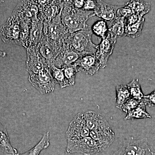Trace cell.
I'll use <instances>...</instances> for the list:
<instances>
[{
	"label": "cell",
	"instance_id": "cell-1",
	"mask_svg": "<svg viewBox=\"0 0 155 155\" xmlns=\"http://www.w3.org/2000/svg\"><path fill=\"white\" fill-rule=\"evenodd\" d=\"M94 16V11L75 8L71 1H64L61 21L69 33L91 29L86 22L89 19Z\"/></svg>",
	"mask_w": 155,
	"mask_h": 155
},
{
	"label": "cell",
	"instance_id": "cell-2",
	"mask_svg": "<svg viewBox=\"0 0 155 155\" xmlns=\"http://www.w3.org/2000/svg\"><path fill=\"white\" fill-rule=\"evenodd\" d=\"M92 34L91 28L69 33L64 44L69 49L78 54H95L98 45L93 42Z\"/></svg>",
	"mask_w": 155,
	"mask_h": 155
},
{
	"label": "cell",
	"instance_id": "cell-3",
	"mask_svg": "<svg viewBox=\"0 0 155 155\" xmlns=\"http://www.w3.org/2000/svg\"><path fill=\"white\" fill-rule=\"evenodd\" d=\"M61 15H58L48 23L43 21V28L48 40L58 54L64 48L65 40L69 34L62 23Z\"/></svg>",
	"mask_w": 155,
	"mask_h": 155
},
{
	"label": "cell",
	"instance_id": "cell-4",
	"mask_svg": "<svg viewBox=\"0 0 155 155\" xmlns=\"http://www.w3.org/2000/svg\"><path fill=\"white\" fill-rule=\"evenodd\" d=\"M152 152L147 139L136 140L130 137L123 142L113 155H152Z\"/></svg>",
	"mask_w": 155,
	"mask_h": 155
},
{
	"label": "cell",
	"instance_id": "cell-5",
	"mask_svg": "<svg viewBox=\"0 0 155 155\" xmlns=\"http://www.w3.org/2000/svg\"><path fill=\"white\" fill-rule=\"evenodd\" d=\"M21 21L19 17L12 14L0 28V37L5 43L20 45Z\"/></svg>",
	"mask_w": 155,
	"mask_h": 155
},
{
	"label": "cell",
	"instance_id": "cell-6",
	"mask_svg": "<svg viewBox=\"0 0 155 155\" xmlns=\"http://www.w3.org/2000/svg\"><path fill=\"white\" fill-rule=\"evenodd\" d=\"M66 152L93 155L101 152L98 144L90 136L77 139L67 140Z\"/></svg>",
	"mask_w": 155,
	"mask_h": 155
},
{
	"label": "cell",
	"instance_id": "cell-7",
	"mask_svg": "<svg viewBox=\"0 0 155 155\" xmlns=\"http://www.w3.org/2000/svg\"><path fill=\"white\" fill-rule=\"evenodd\" d=\"M29 82L42 94L51 93L54 90L55 81L51 74L50 69H46L36 74L29 75Z\"/></svg>",
	"mask_w": 155,
	"mask_h": 155
},
{
	"label": "cell",
	"instance_id": "cell-8",
	"mask_svg": "<svg viewBox=\"0 0 155 155\" xmlns=\"http://www.w3.org/2000/svg\"><path fill=\"white\" fill-rule=\"evenodd\" d=\"M22 20L31 22L41 18L36 1H21L12 14Z\"/></svg>",
	"mask_w": 155,
	"mask_h": 155
},
{
	"label": "cell",
	"instance_id": "cell-9",
	"mask_svg": "<svg viewBox=\"0 0 155 155\" xmlns=\"http://www.w3.org/2000/svg\"><path fill=\"white\" fill-rule=\"evenodd\" d=\"M90 132L84 114L79 113L69 123L65 136L67 140L77 139L89 136Z\"/></svg>",
	"mask_w": 155,
	"mask_h": 155
},
{
	"label": "cell",
	"instance_id": "cell-10",
	"mask_svg": "<svg viewBox=\"0 0 155 155\" xmlns=\"http://www.w3.org/2000/svg\"><path fill=\"white\" fill-rule=\"evenodd\" d=\"M44 22L48 23L62 13L64 1H36Z\"/></svg>",
	"mask_w": 155,
	"mask_h": 155
},
{
	"label": "cell",
	"instance_id": "cell-11",
	"mask_svg": "<svg viewBox=\"0 0 155 155\" xmlns=\"http://www.w3.org/2000/svg\"><path fill=\"white\" fill-rule=\"evenodd\" d=\"M26 69L30 75L36 74L45 69H50L39 52L37 47L26 48Z\"/></svg>",
	"mask_w": 155,
	"mask_h": 155
},
{
	"label": "cell",
	"instance_id": "cell-12",
	"mask_svg": "<svg viewBox=\"0 0 155 155\" xmlns=\"http://www.w3.org/2000/svg\"><path fill=\"white\" fill-rule=\"evenodd\" d=\"M117 38V37L109 32L106 38L101 39L98 45L95 54L99 61L101 68L104 69L107 66L108 60L113 54Z\"/></svg>",
	"mask_w": 155,
	"mask_h": 155
},
{
	"label": "cell",
	"instance_id": "cell-13",
	"mask_svg": "<svg viewBox=\"0 0 155 155\" xmlns=\"http://www.w3.org/2000/svg\"><path fill=\"white\" fill-rule=\"evenodd\" d=\"M78 72L94 75L98 72L101 64L95 54H85L81 56L74 64Z\"/></svg>",
	"mask_w": 155,
	"mask_h": 155
},
{
	"label": "cell",
	"instance_id": "cell-14",
	"mask_svg": "<svg viewBox=\"0 0 155 155\" xmlns=\"http://www.w3.org/2000/svg\"><path fill=\"white\" fill-rule=\"evenodd\" d=\"M37 47L42 58H43L50 69L53 66L54 61L58 54V52L50 44L47 37L43 31H42Z\"/></svg>",
	"mask_w": 155,
	"mask_h": 155
},
{
	"label": "cell",
	"instance_id": "cell-15",
	"mask_svg": "<svg viewBox=\"0 0 155 155\" xmlns=\"http://www.w3.org/2000/svg\"><path fill=\"white\" fill-rule=\"evenodd\" d=\"M89 136L98 144L101 152L107 149L115 139V133L111 128L97 131H90Z\"/></svg>",
	"mask_w": 155,
	"mask_h": 155
},
{
	"label": "cell",
	"instance_id": "cell-16",
	"mask_svg": "<svg viewBox=\"0 0 155 155\" xmlns=\"http://www.w3.org/2000/svg\"><path fill=\"white\" fill-rule=\"evenodd\" d=\"M82 55L71 51L64 44V48L54 59L53 65L58 68H62L72 65L75 64Z\"/></svg>",
	"mask_w": 155,
	"mask_h": 155
},
{
	"label": "cell",
	"instance_id": "cell-17",
	"mask_svg": "<svg viewBox=\"0 0 155 155\" xmlns=\"http://www.w3.org/2000/svg\"><path fill=\"white\" fill-rule=\"evenodd\" d=\"M96 8L94 11L95 16L106 21L112 22L117 17V12L121 7L113 5L102 1H96Z\"/></svg>",
	"mask_w": 155,
	"mask_h": 155
},
{
	"label": "cell",
	"instance_id": "cell-18",
	"mask_svg": "<svg viewBox=\"0 0 155 155\" xmlns=\"http://www.w3.org/2000/svg\"><path fill=\"white\" fill-rule=\"evenodd\" d=\"M90 130H96L111 127L104 116L95 111L89 110L84 114Z\"/></svg>",
	"mask_w": 155,
	"mask_h": 155
},
{
	"label": "cell",
	"instance_id": "cell-19",
	"mask_svg": "<svg viewBox=\"0 0 155 155\" xmlns=\"http://www.w3.org/2000/svg\"><path fill=\"white\" fill-rule=\"evenodd\" d=\"M43 24V20L41 17L31 22L29 36L25 46V48L38 45L42 33Z\"/></svg>",
	"mask_w": 155,
	"mask_h": 155
},
{
	"label": "cell",
	"instance_id": "cell-20",
	"mask_svg": "<svg viewBox=\"0 0 155 155\" xmlns=\"http://www.w3.org/2000/svg\"><path fill=\"white\" fill-rule=\"evenodd\" d=\"M0 151L6 155H17V150L11 145L5 126L0 122Z\"/></svg>",
	"mask_w": 155,
	"mask_h": 155
},
{
	"label": "cell",
	"instance_id": "cell-21",
	"mask_svg": "<svg viewBox=\"0 0 155 155\" xmlns=\"http://www.w3.org/2000/svg\"><path fill=\"white\" fill-rule=\"evenodd\" d=\"M125 5L130 8L133 14L141 18H143L145 15L148 14L151 8L150 3L144 1H129L125 4Z\"/></svg>",
	"mask_w": 155,
	"mask_h": 155
},
{
	"label": "cell",
	"instance_id": "cell-22",
	"mask_svg": "<svg viewBox=\"0 0 155 155\" xmlns=\"http://www.w3.org/2000/svg\"><path fill=\"white\" fill-rule=\"evenodd\" d=\"M109 27V32L114 36H125L126 19L123 17L117 16L114 21L111 22Z\"/></svg>",
	"mask_w": 155,
	"mask_h": 155
},
{
	"label": "cell",
	"instance_id": "cell-23",
	"mask_svg": "<svg viewBox=\"0 0 155 155\" xmlns=\"http://www.w3.org/2000/svg\"><path fill=\"white\" fill-rule=\"evenodd\" d=\"M50 135L49 131L45 132L40 141L32 149L26 152L17 155H39L42 151L46 149L50 145Z\"/></svg>",
	"mask_w": 155,
	"mask_h": 155
},
{
	"label": "cell",
	"instance_id": "cell-24",
	"mask_svg": "<svg viewBox=\"0 0 155 155\" xmlns=\"http://www.w3.org/2000/svg\"><path fill=\"white\" fill-rule=\"evenodd\" d=\"M146 106L143 99L136 108L127 113L125 118V120L151 118V116L147 112Z\"/></svg>",
	"mask_w": 155,
	"mask_h": 155
},
{
	"label": "cell",
	"instance_id": "cell-25",
	"mask_svg": "<svg viewBox=\"0 0 155 155\" xmlns=\"http://www.w3.org/2000/svg\"><path fill=\"white\" fill-rule=\"evenodd\" d=\"M116 107L121 110L122 105L131 98L130 95L126 85L119 84L116 87Z\"/></svg>",
	"mask_w": 155,
	"mask_h": 155
},
{
	"label": "cell",
	"instance_id": "cell-26",
	"mask_svg": "<svg viewBox=\"0 0 155 155\" xmlns=\"http://www.w3.org/2000/svg\"><path fill=\"white\" fill-rule=\"evenodd\" d=\"M50 71L56 84H58L61 88L70 86L69 82L65 77L62 68H58L53 65L50 68Z\"/></svg>",
	"mask_w": 155,
	"mask_h": 155
},
{
	"label": "cell",
	"instance_id": "cell-27",
	"mask_svg": "<svg viewBox=\"0 0 155 155\" xmlns=\"http://www.w3.org/2000/svg\"><path fill=\"white\" fill-rule=\"evenodd\" d=\"M144 21L145 19L143 17L133 25H125V36L136 38L140 36L143 28Z\"/></svg>",
	"mask_w": 155,
	"mask_h": 155
},
{
	"label": "cell",
	"instance_id": "cell-28",
	"mask_svg": "<svg viewBox=\"0 0 155 155\" xmlns=\"http://www.w3.org/2000/svg\"><path fill=\"white\" fill-rule=\"evenodd\" d=\"M93 34L102 39L106 38L109 33V27L105 20H100L96 21L91 27Z\"/></svg>",
	"mask_w": 155,
	"mask_h": 155
},
{
	"label": "cell",
	"instance_id": "cell-29",
	"mask_svg": "<svg viewBox=\"0 0 155 155\" xmlns=\"http://www.w3.org/2000/svg\"><path fill=\"white\" fill-rule=\"evenodd\" d=\"M126 86L130 92L131 98L139 101L143 99L144 95L138 79H133L130 83L126 84Z\"/></svg>",
	"mask_w": 155,
	"mask_h": 155
},
{
	"label": "cell",
	"instance_id": "cell-30",
	"mask_svg": "<svg viewBox=\"0 0 155 155\" xmlns=\"http://www.w3.org/2000/svg\"><path fill=\"white\" fill-rule=\"evenodd\" d=\"M64 71V75L70 84V86L74 85L75 84V77L78 72L77 67L75 64L68 65L62 68Z\"/></svg>",
	"mask_w": 155,
	"mask_h": 155
},
{
	"label": "cell",
	"instance_id": "cell-31",
	"mask_svg": "<svg viewBox=\"0 0 155 155\" xmlns=\"http://www.w3.org/2000/svg\"><path fill=\"white\" fill-rule=\"evenodd\" d=\"M140 102L141 101L130 98L122 105L121 110L127 114L136 108Z\"/></svg>",
	"mask_w": 155,
	"mask_h": 155
},
{
	"label": "cell",
	"instance_id": "cell-32",
	"mask_svg": "<svg viewBox=\"0 0 155 155\" xmlns=\"http://www.w3.org/2000/svg\"><path fill=\"white\" fill-rule=\"evenodd\" d=\"M133 14L132 10L129 7L124 5L118 9L117 12V16L127 18V17Z\"/></svg>",
	"mask_w": 155,
	"mask_h": 155
},
{
	"label": "cell",
	"instance_id": "cell-33",
	"mask_svg": "<svg viewBox=\"0 0 155 155\" xmlns=\"http://www.w3.org/2000/svg\"><path fill=\"white\" fill-rule=\"evenodd\" d=\"M143 100L149 107H155V90L149 94L144 95Z\"/></svg>",
	"mask_w": 155,
	"mask_h": 155
},
{
	"label": "cell",
	"instance_id": "cell-34",
	"mask_svg": "<svg viewBox=\"0 0 155 155\" xmlns=\"http://www.w3.org/2000/svg\"><path fill=\"white\" fill-rule=\"evenodd\" d=\"M142 18H141L134 14H132L130 16L127 17V18H125L126 19V25H133L137 23L139 20Z\"/></svg>",
	"mask_w": 155,
	"mask_h": 155
},
{
	"label": "cell",
	"instance_id": "cell-35",
	"mask_svg": "<svg viewBox=\"0 0 155 155\" xmlns=\"http://www.w3.org/2000/svg\"><path fill=\"white\" fill-rule=\"evenodd\" d=\"M96 6V1H84L83 10L94 11Z\"/></svg>",
	"mask_w": 155,
	"mask_h": 155
},
{
	"label": "cell",
	"instance_id": "cell-36",
	"mask_svg": "<svg viewBox=\"0 0 155 155\" xmlns=\"http://www.w3.org/2000/svg\"><path fill=\"white\" fill-rule=\"evenodd\" d=\"M72 6L78 9H82L84 6V1H71Z\"/></svg>",
	"mask_w": 155,
	"mask_h": 155
},
{
	"label": "cell",
	"instance_id": "cell-37",
	"mask_svg": "<svg viewBox=\"0 0 155 155\" xmlns=\"http://www.w3.org/2000/svg\"><path fill=\"white\" fill-rule=\"evenodd\" d=\"M7 55L6 53L5 52L3 51H0V57L2 58H5Z\"/></svg>",
	"mask_w": 155,
	"mask_h": 155
},
{
	"label": "cell",
	"instance_id": "cell-38",
	"mask_svg": "<svg viewBox=\"0 0 155 155\" xmlns=\"http://www.w3.org/2000/svg\"><path fill=\"white\" fill-rule=\"evenodd\" d=\"M152 155H155V152H152Z\"/></svg>",
	"mask_w": 155,
	"mask_h": 155
}]
</instances>
